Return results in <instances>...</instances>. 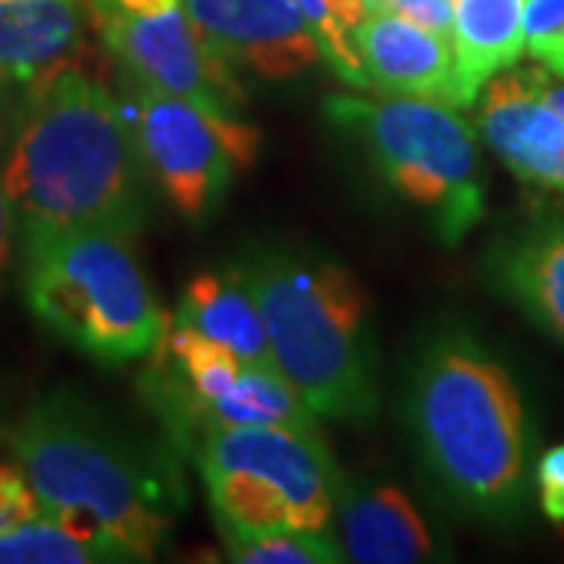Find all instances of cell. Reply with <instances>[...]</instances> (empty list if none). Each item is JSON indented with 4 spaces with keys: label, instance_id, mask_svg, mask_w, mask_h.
Listing matches in <instances>:
<instances>
[{
    "label": "cell",
    "instance_id": "2e32d148",
    "mask_svg": "<svg viewBox=\"0 0 564 564\" xmlns=\"http://www.w3.org/2000/svg\"><path fill=\"white\" fill-rule=\"evenodd\" d=\"M82 41L79 0H0V69L35 88L76 54Z\"/></svg>",
    "mask_w": 564,
    "mask_h": 564
},
{
    "label": "cell",
    "instance_id": "9c48e42d",
    "mask_svg": "<svg viewBox=\"0 0 564 564\" xmlns=\"http://www.w3.org/2000/svg\"><path fill=\"white\" fill-rule=\"evenodd\" d=\"M101 20L107 51L135 85L185 98L217 117L239 113L245 95L236 69L202 39L185 17V7H173L158 17L113 10Z\"/></svg>",
    "mask_w": 564,
    "mask_h": 564
},
{
    "label": "cell",
    "instance_id": "3957f363",
    "mask_svg": "<svg viewBox=\"0 0 564 564\" xmlns=\"http://www.w3.org/2000/svg\"><path fill=\"white\" fill-rule=\"evenodd\" d=\"M13 455L41 511L107 549L113 562L154 558L185 508L180 470L66 389L22 414Z\"/></svg>",
    "mask_w": 564,
    "mask_h": 564
},
{
    "label": "cell",
    "instance_id": "30bf717a",
    "mask_svg": "<svg viewBox=\"0 0 564 564\" xmlns=\"http://www.w3.org/2000/svg\"><path fill=\"white\" fill-rule=\"evenodd\" d=\"M182 7L232 69L285 82L323 63L321 44L295 0H182Z\"/></svg>",
    "mask_w": 564,
    "mask_h": 564
},
{
    "label": "cell",
    "instance_id": "83f0119b",
    "mask_svg": "<svg viewBox=\"0 0 564 564\" xmlns=\"http://www.w3.org/2000/svg\"><path fill=\"white\" fill-rule=\"evenodd\" d=\"M173 7H182V0H110L107 10H101V17L113 13V10L132 13V17H158V13H166Z\"/></svg>",
    "mask_w": 564,
    "mask_h": 564
},
{
    "label": "cell",
    "instance_id": "ffe728a7",
    "mask_svg": "<svg viewBox=\"0 0 564 564\" xmlns=\"http://www.w3.org/2000/svg\"><path fill=\"white\" fill-rule=\"evenodd\" d=\"M229 558L239 564H336L345 549L326 530H229Z\"/></svg>",
    "mask_w": 564,
    "mask_h": 564
},
{
    "label": "cell",
    "instance_id": "9a60e30c",
    "mask_svg": "<svg viewBox=\"0 0 564 564\" xmlns=\"http://www.w3.org/2000/svg\"><path fill=\"white\" fill-rule=\"evenodd\" d=\"M527 54L524 0H455L452 61L455 104L474 107L486 82Z\"/></svg>",
    "mask_w": 564,
    "mask_h": 564
},
{
    "label": "cell",
    "instance_id": "6da1fadb",
    "mask_svg": "<svg viewBox=\"0 0 564 564\" xmlns=\"http://www.w3.org/2000/svg\"><path fill=\"white\" fill-rule=\"evenodd\" d=\"M0 182L22 232L98 229L132 239L151 214V173L126 110L73 66L32 88Z\"/></svg>",
    "mask_w": 564,
    "mask_h": 564
},
{
    "label": "cell",
    "instance_id": "4fadbf2b",
    "mask_svg": "<svg viewBox=\"0 0 564 564\" xmlns=\"http://www.w3.org/2000/svg\"><path fill=\"white\" fill-rule=\"evenodd\" d=\"M336 514L348 562L414 564L436 552L430 527L402 486L343 484Z\"/></svg>",
    "mask_w": 564,
    "mask_h": 564
},
{
    "label": "cell",
    "instance_id": "484cf974",
    "mask_svg": "<svg viewBox=\"0 0 564 564\" xmlns=\"http://www.w3.org/2000/svg\"><path fill=\"white\" fill-rule=\"evenodd\" d=\"M13 229H17V214L0 182V292H3V276L10 270V258H13Z\"/></svg>",
    "mask_w": 564,
    "mask_h": 564
},
{
    "label": "cell",
    "instance_id": "cb8c5ba5",
    "mask_svg": "<svg viewBox=\"0 0 564 564\" xmlns=\"http://www.w3.org/2000/svg\"><path fill=\"white\" fill-rule=\"evenodd\" d=\"M540 508L552 524H564V445H552L543 452L533 470Z\"/></svg>",
    "mask_w": 564,
    "mask_h": 564
},
{
    "label": "cell",
    "instance_id": "7a4b0ae2",
    "mask_svg": "<svg viewBox=\"0 0 564 564\" xmlns=\"http://www.w3.org/2000/svg\"><path fill=\"white\" fill-rule=\"evenodd\" d=\"M404 414L423 470L448 502L499 527L524 518L533 426L514 377L474 333L448 326L430 336Z\"/></svg>",
    "mask_w": 564,
    "mask_h": 564
},
{
    "label": "cell",
    "instance_id": "44dd1931",
    "mask_svg": "<svg viewBox=\"0 0 564 564\" xmlns=\"http://www.w3.org/2000/svg\"><path fill=\"white\" fill-rule=\"evenodd\" d=\"M295 3L321 44L323 63L348 85L370 88V79L364 73L355 41H351L355 25L364 20L361 0H295Z\"/></svg>",
    "mask_w": 564,
    "mask_h": 564
},
{
    "label": "cell",
    "instance_id": "277c9868",
    "mask_svg": "<svg viewBox=\"0 0 564 564\" xmlns=\"http://www.w3.org/2000/svg\"><path fill=\"white\" fill-rule=\"evenodd\" d=\"M261 311L273 364L326 421L364 423L380 408L373 302L343 263L254 248L232 267Z\"/></svg>",
    "mask_w": 564,
    "mask_h": 564
},
{
    "label": "cell",
    "instance_id": "f546056e",
    "mask_svg": "<svg viewBox=\"0 0 564 564\" xmlns=\"http://www.w3.org/2000/svg\"><path fill=\"white\" fill-rule=\"evenodd\" d=\"M10 76H7V73H3V69H0V104H3V98H7V85H10Z\"/></svg>",
    "mask_w": 564,
    "mask_h": 564
},
{
    "label": "cell",
    "instance_id": "e0dca14e",
    "mask_svg": "<svg viewBox=\"0 0 564 564\" xmlns=\"http://www.w3.org/2000/svg\"><path fill=\"white\" fill-rule=\"evenodd\" d=\"M173 321L220 343L242 364L276 367L258 302L248 292V285L239 280L236 270L198 273L182 292V302Z\"/></svg>",
    "mask_w": 564,
    "mask_h": 564
},
{
    "label": "cell",
    "instance_id": "ba28073f",
    "mask_svg": "<svg viewBox=\"0 0 564 564\" xmlns=\"http://www.w3.org/2000/svg\"><path fill=\"white\" fill-rule=\"evenodd\" d=\"M126 117L151 180L188 220L214 214L229 195L236 170L251 166L261 151V129L144 85H135Z\"/></svg>",
    "mask_w": 564,
    "mask_h": 564
},
{
    "label": "cell",
    "instance_id": "7402d4cb",
    "mask_svg": "<svg viewBox=\"0 0 564 564\" xmlns=\"http://www.w3.org/2000/svg\"><path fill=\"white\" fill-rule=\"evenodd\" d=\"M527 54L564 79V0H524Z\"/></svg>",
    "mask_w": 564,
    "mask_h": 564
},
{
    "label": "cell",
    "instance_id": "ac0fdd59",
    "mask_svg": "<svg viewBox=\"0 0 564 564\" xmlns=\"http://www.w3.org/2000/svg\"><path fill=\"white\" fill-rule=\"evenodd\" d=\"M258 423H280V426H317V414L307 408L299 389L282 377L276 367L242 364V373L232 389H226L220 399L204 404L185 445L195 448L207 430L223 426H258Z\"/></svg>",
    "mask_w": 564,
    "mask_h": 564
},
{
    "label": "cell",
    "instance_id": "8992f818",
    "mask_svg": "<svg viewBox=\"0 0 564 564\" xmlns=\"http://www.w3.org/2000/svg\"><path fill=\"white\" fill-rule=\"evenodd\" d=\"M326 120L367 144L386 182L430 214L443 245H458L484 220L477 132L458 107L395 95L380 101L336 95L326 101Z\"/></svg>",
    "mask_w": 564,
    "mask_h": 564
},
{
    "label": "cell",
    "instance_id": "d6986e66",
    "mask_svg": "<svg viewBox=\"0 0 564 564\" xmlns=\"http://www.w3.org/2000/svg\"><path fill=\"white\" fill-rule=\"evenodd\" d=\"M113 562L110 552L79 536L51 514L0 533V564H91Z\"/></svg>",
    "mask_w": 564,
    "mask_h": 564
},
{
    "label": "cell",
    "instance_id": "4dcf8cb0",
    "mask_svg": "<svg viewBox=\"0 0 564 564\" xmlns=\"http://www.w3.org/2000/svg\"><path fill=\"white\" fill-rule=\"evenodd\" d=\"M91 3H95V10L101 13V10H107V3H110V0H91Z\"/></svg>",
    "mask_w": 564,
    "mask_h": 564
},
{
    "label": "cell",
    "instance_id": "f1b7e54d",
    "mask_svg": "<svg viewBox=\"0 0 564 564\" xmlns=\"http://www.w3.org/2000/svg\"><path fill=\"white\" fill-rule=\"evenodd\" d=\"M395 0H361L364 13H380V10H392Z\"/></svg>",
    "mask_w": 564,
    "mask_h": 564
},
{
    "label": "cell",
    "instance_id": "7c38bea8",
    "mask_svg": "<svg viewBox=\"0 0 564 564\" xmlns=\"http://www.w3.org/2000/svg\"><path fill=\"white\" fill-rule=\"evenodd\" d=\"M351 41L370 88H380L395 98H421L458 107L452 39L436 35L392 10H380L364 13V20L351 32Z\"/></svg>",
    "mask_w": 564,
    "mask_h": 564
},
{
    "label": "cell",
    "instance_id": "52a82bcc",
    "mask_svg": "<svg viewBox=\"0 0 564 564\" xmlns=\"http://www.w3.org/2000/svg\"><path fill=\"white\" fill-rule=\"evenodd\" d=\"M192 452L223 533L326 530L336 514L345 477L317 426H223Z\"/></svg>",
    "mask_w": 564,
    "mask_h": 564
},
{
    "label": "cell",
    "instance_id": "5bb4252c",
    "mask_svg": "<svg viewBox=\"0 0 564 564\" xmlns=\"http://www.w3.org/2000/svg\"><path fill=\"white\" fill-rule=\"evenodd\" d=\"M489 282L564 345V226L540 223L489 254Z\"/></svg>",
    "mask_w": 564,
    "mask_h": 564
},
{
    "label": "cell",
    "instance_id": "5b68a950",
    "mask_svg": "<svg viewBox=\"0 0 564 564\" xmlns=\"http://www.w3.org/2000/svg\"><path fill=\"white\" fill-rule=\"evenodd\" d=\"M22 289L29 311L57 339L101 364L154 351L163 311L126 236L98 229L22 232Z\"/></svg>",
    "mask_w": 564,
    "mask_h": 564
},
{
    "label": "cell",
    "instance_id": "603a6c76",
    "mask_svg": "<svg viewBox=\"0 0 564 564\" xmlns=\"http://www.w3.org/2000/svg\"><path fill=\"white\" fill-rule=\"evenodd\" d=\"M39 496L29 484L25 470L20 467V462H0V533L3 530H13V527L29 524L41 518Z\"/></svg>",
    "mask_w": 564,
    "mask_h": 564
},
{
    "label": "cell",
    "instance_id": "d4e9b609",
    "mask_svg": "<svg viewBox=\"0 0 564 564\" xmlns=\"http://www.w3.org/2000/svg\"><path fill=\"white\" fill-rule=\"evenodd\" d=\"M392 13L404 20L417 22L423 29L452 39V22H455V0H395Z\"/></svg>",
    "mask_w": 564,
    "mask_h": 564
},
{
    "label": "cell",
    "instance_id": "4316f807",
    "mask_svg": "<svg viewBox=\"0 0 564 564\" xmlns=\"http://www.w3.org/2000/svg\"><path fill=\"white\" fill-rule=\"evenodd\" d=\"M527 79L530 85L536 88V95L543 98L558 117L564 120V79L562 76H555V73H549V69H527Z\"/></svg>",
    "mask_w": 564,
    "mask_h": 564
},
{
    "label": "cell",
    "instance_id": "8fae6325",
    "mask_svg": "<svg viewBox=\"0 0 564 564\" xmlns=\"http://www.w3.org/2000/svg\"><path fill=\"white\" fill-rule=\"evenodd\" d=\"M477 129L521 182L564 192V120L536 95L527 69L499 73L480 91Z\"/></svg>",
    "mask_w": 564,
    "mask_h": 564
}]
</instances>
